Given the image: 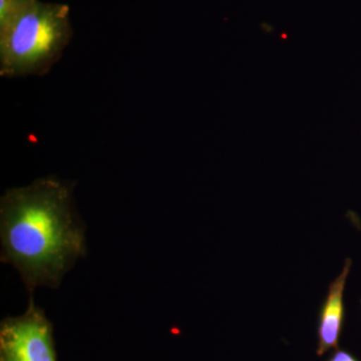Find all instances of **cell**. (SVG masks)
<instances>
[{
    "instance_id": "obj_1",
    "label": "cell",
    "mask_w": 361,
    "mask_h": 361,
    "mask_svg": "<svg viewBox=\"0 0 361 361\" xmlns=\"http://www.w3.org/2000/svg\"><path fill=\"white\" fill-rule=\"evenodd\" d=\"M73 185L56 177L7 190L0 200L1 261L26 289L58 288L87 253L85 227L73 205Z\"/></svg>"
},
{
    "instance_id": "obj_2",
    "label": "cell",
    "mask_w": 361,
    "mask_h": 361,
    "mask_svg": "<svg viewBox=\"0 0 361 361\" xmlns=\"http://www.w3.org/2000/svg\"><path fill=\"white\" fill-rule=\"evenodd\" d=\"M70 7L30 0L0 27V75H44L70 44Z\"/></svg>"
},
{
    "instance_id": "obj_3",
    "label": "cell",
    "mask_w": 361,
    "mask_h": 361,
    "mask_svg": "<svg viewBox=\"0 0 361 361\" xmlns=\"http://www.w3.org/2000/svg\"><path fill=\"white\" fill-rule=\"evenodd\" d=\"M0 361H56L51 323L32 294L23 314L2 320Z\"/></svg>"
},
{
    "instance_id": "obj_4",
    "label": "cell",
    "mask_w": 361,
    "mask_h": 361,
    "mask_svg": "<svg viewBox=\"0 0 361 361\" xmlns=\"http://www.w3.org/2000/svg\"><path fill=\"white\" fill-rule=\"evenodd\" d=\"M351 266V259H346L341 274L329 285V293L322 304L318 319L317 355L322 356L330 349L338 348L344 322V289Z\"/></svg>"
},
{
    "instance_id": "obj_5",
    "label": "cell",
    "mask_w": 361,
    "mask_h": 361,
    "mask_svg": "<svg viewBox=\"0 0 361 361\" xmlns=\"http://www.w3.org/2000/svg\"><path fill=\"white\" fill-rule=\"evenodd\" d=\"M329 361H358L355 356L345 350H337Z\"/></svg>"
},
{
    "instance_id": "obj_6",
    "label": "cell",
    "mask_w": 361,
    "mask_h": 361,
    "mask_svg": "<svg viewBox=\"0 0 361 361\" xmlns=\"http://www.w3.org/2000/svg\"><path fill=\"white\" fill-rule=\"evenodd\" d=\"M14 1L18 2L20 4H25L30 1V0H14Z\"/></svg>"
}]
</instances>
